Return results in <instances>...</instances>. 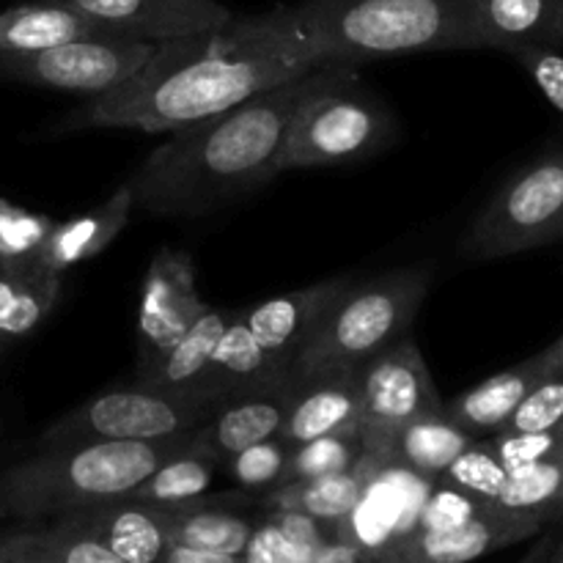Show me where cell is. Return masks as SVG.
<instances>
[{"label": "cell", "mask_w": 563, "mask_h": 563, "mask_svg": "<svg viewBox=\"0 0 563 563\" xmlns=\"http://www.w3.org/2000/svg\"><path fill=\"white\" fill-rule=\"evenodd\" d=\"M324 66L297 5H275L201 36L159 42L135 77L88 102L71 126L174 132Z\"/></svg>", "instance_id": "cell-1"}, {"label": "cell", "mask_w": 563, "mask_h": 563, "mask_svg": "<svg viewBox=\"0 0 563 563\" xmlns=\"http://www.w3.org/2000/svg\"><path fill=\"white\" fill-rule=\"evenodd\" d=\"M355 66L324 64L236 108L170 132L130 176L132 209L163 218H196L264 185L297 104Z\"/></svg>", "instance_id": "cell-2"}, {"label": "cell", "mask_w": 563, "mask_h": 563, "mask_svg": "<svg viewBox=\"0 0 563 563\" xmlns=\"http://www.w3.org/2000/svg\"><path fill=\"white\" fill-rule=\"evenodd\" d=\"M196 429L163 440L44 445L0 471V517L38 520L132 493L154 467L192 443Z\"/></svg>", "instance_id": "cell-3"}, {"label": "cell", "mask_w": 563, "mask_h": 563, "mask_svg": "<svg viewBox=\"0 0 563 563\" xmlns=\"http://www.w3.org/2000/svg\"><path fill=\"white\" fill-rule=\"evenodd\" d=\"M297 14L324 64L484 49L471 0H302Z\"/></svg>", "instance_id": "cell-4"}, {"label": "cell", "mask_w": 563, "mask_h": 563, "mask_svg": "<svg viewBox=\"0 0 563 563\" xmlns=\"http://www.w3.org/2000/svg\"><path fill=\"white\" fill-rule=\"evenodd\" d=\"M432 286L429 267H399L366 284H346L297 352L291 372L361 366L410 330Z\"/></svg>", "instance_id": "cell-5"}, {"label": "cell", "mask_w": 563, "mask_h": 563, "mask_svg": "<svg viewBox=\"0 0 563 563\" xmlns=\"http://www.w3.org/2000/svg\"><path fill=\"white\" fill-rule=\"evenodd\" d=\"M388 135V113L383 104L357 91L352 69L297 104L275 154V174L357 159L383 146Z\"/></svg>", "instance_id": "cell-6"}, {"label": "cell", "mask_w": 563, "mask_h": 563, "mask_svg": "<svg viewBox=\"0 0 563 563\" xmlns=\"http://www.w3.org/2000/svg\"><path fill=\"white\" fill-rule=\"evenodd\" d=\"M563 236V148L548 152L511 176L465 234L473 258H506Z\"/></svg>", "instance_id": "cell-7"}, {"label": "cell", "mask_w": 563, "mask_h": 563, "mask_svg": "<svg viewBox=\"0 0 563 563\" xmlns=\"http://www.w3.org/2000/svg\"><path fill=\"white\" fill-rule=\"evenodd\" d=\"M218 401L209 396L130 385L104 390L60 416L44 432V445L88 443V440H163L201 427Z\"/></svg>", "instance_id": "cell-8"}, {"label": "cell", "mask_w": 563, "mask_h": 563, "mask_svg": "<svg viewBox=\"0 0 563 563\" xmlns=\"http://www.w3.org/2000/svg\"><path fill=\"white\" fill-rule=\"evenodd\" d=\"M157 44L126 36H82L36 53L0 55V80L99 97L146 66Z\"/></svg>", "instance_id": "cell-9"}, {"label": "cell", "mask_w": 563, "mask_h": 563, "mask_svg": "<svg viewBox=\"0 0 563 563\" xmlns=\"http://www.w3.org/2000/svg\"><path fill=\"white\" fill-rule=\"evenodd\" d=\"M434 412H443V399L416 341L399 339L361 363L357 434L368 456L385 460L390 440L405 423Z\"/></svg>", "instance_id": "cell-10"}, {"label": "cell", "mask_w": 563, "mask_h": 563, "mask_svg": "<svg viewBox=\"0 0 563 563\" xmlns=\"http://www.w3.org/2000/svg\"><path fill=\"white\" fill-rule=\"evenodd\" d=\"M209 308L196 284V264L187 253L163 247L146 269L137 311V368L165 355Z\"/></svg>", "instance_id": "cell-11"}, {"label": "cell", "mask_w": 563, "mask_h": 563, "mask_svg": "<svg viewBox=\"0 0 563 563\" xmlns=\"http://www.w3.org/2000/svg\"><path fill=\"white\" fill-rule=\"evenodd\" d=\"M544 522L489 504L460 526L443 531H410L390 542L374 561L383 563H471L517 542L539 537Z\"/></svg>", "instance_id": "cell-12"}, {"label": "cell", "mask_w": 563, "mask_h": 563, "mask_svg": "<svg viewBox=\"0 0 563 563\" xmlns=\"http://www.w3.org/2000/svg\"><path fill=\"white\" fill-rule=\"evenodd\" d=\"M97 22L110 36L170 42L201 36L234 20L220 0H55Z\"/></svg>", "instance_id": "cell-13"}, {"label": "cell", "mask_w": 563, "mask_h": 563, "mask_svg": "<svg viewBox=\"0 0 563 563\" xmlns=\"http://www.w3.org/2000/svg\"><path fill=\"white\" fill-rule=\"evenodd\" d=\"M295 394L280 438L295 449L324 434L357 432L361 366H319L291 372Z\"/></svg>", "instance_id": "cell-14"}, {"label": "cell", "mask_w": 563, "mask_h": 563, "mask_svg": "<svg viewBox=\"0 0 563 563\" xmlns=\"http://www.w3.org/2000/svg\"><path fill=\"white\" fill-rule=\"evenodd\" d=\"M291 394H295V377L289 372V377L280 383L225 396L223 401H218L212 416L196 429L198 443L225 462L247 445L278 438L289 412Z\"/></svg>", "instance_id": "cell-15"}, {"label": "cell", "mask_w": 563, "mask_h": 563, "mask_svg": "<svg viewBox=\"0 0 563 563\" xmlns=\"http://www.w3.org/2000/svg\"><path fill=\"white\" fill-rule=\"evenodd\" d=\"M561 361V344L553 341L537 352L528 361L517 363V366L506 368V372L495 374V377L484 379V383L473 385L465 394L454 396L451 401H443V412L471 432L473 438H493L495 432L504 429V423L515 416L520 401L548 377L553 368H559Z\"/></svg>", "instance_id": "cell-16"}, {"label": "cell", "mask_w": 563, "mask_h": 563, "mask_svg": "<svg viewBox=\"0 0 563 563\" xmlns=\"http://www.w3.org/2000/svg\"><path fill=\"white\" fill-rule=\"evenodd\" d=\"M58 517L130 563H159L165 550L170 548L165 509L141 504L126 495L71 509Z\"/></svg>", "instance_id": "cell-17"}, {"label": "cell", "mask_w": 563, "mask_h": 563, "mask_svg": "<svg viewBox=\"0 0 563 563\" xmlns=\"http://www.w3.org/2000/svg\"><path fill=\"white\" fill-rule=\"evenodd\" d=\"M346 284L350 280L344 278L322 280V284L306 286L300 291L269 297V300L256 302V306L245 308L240 313L247 328H251L253 339L267 352L269 361L280 372H291L297 352L302 350L311 330L317 328L322 313L344 291Z\"/></svg>", "instance_id": "cell-18"}, {"label": "cell", "mask_w": 563, "mask_h": 563, "mask_svg": "<svg viewBox=\"0 0 563 563\" xmlns=\"http://www.w3.org/2000/svg\"><path fill=\"white\" fill-rule=\"evenodd\" d=\"M484 49H563V0H471Z\"/></svg>", "instance_id": "cell-19"}, {"label": "cell", "mask_w": 563, "mask_h": 563, "mask_svg": "<svg viewBox=\"0 0 563 563\" xmlns=\"http://www.w3.org/2000/svg\"><path fill=\"white\" fill-rule=\"evenodd\" d=\"M130 214L132 192L130 187L121 185L99 207L88 209V212L77 214V218L55 223L44 245L33 256V262L42 264L49 273L64 275L75 264L99 256L124 231V225L130 223Z\"/></svg>", "instance_id": "cell-20"}, {"label": "cell", "mask_w": 563, "mask_h": 563, "mask_svg": "<svg viewBox=\"0 0 563 563\" xmlns=\"http://www.w3.org/2000/svg\"><path fill=\"white\" fill-rule=\"evenodd\" d=\"M231 317H234V311L209 306L159 361H154L146 368H137V383L157 390H170V394L209 396V399L220 401L218 396L207 390V368Z\"/></svg>", "instance_id": "cell-21"}, {"label": "cell", "mask_w": 563, "mask_h": 563, "mask_svg": "<svg viewBox=\"0 0 563 563\" xmlns=\"http://www.w3.org/2000/svg\"><path fill=\"white\" fill-rule=\"evenodd\" d=\"M377 456L363 454L352 471L335 473V476L311 478V482H291L280 484V487L269 489L267 506L273 511H300V515L313 517V520L324 522V526L339 528L346 522L361 504V495L366 489L368 478L377 471Z\"/></svg>", "instance_id": "cell-22"}, {"label": "cell", "mask_w": 563, "mask_h": 563, "mask_svg": "<svg viewBox=\"0 0 563 563\" xmlns=\"http://www.w3.org/2000/svg\"><path fill=\"white\" fill-rule=\"evenodd\" d=\"M82 36H110L97 22L55 0L11 5L0 11V55L36 53Z\"/></svg>", "instance_id": "cell-23"}, {"label": "cell", "mask_w": 563, "mask_h": 563, "mask_svg": "<svg viewBox=\"0 0 563 563\" xmlns=\"http://www.w3.org/2000/svg\"><path fill=\"white\" fill-rule=\"evenodd\" d=\"M284 377H289V372H280V368L269 361L267 352L262 350V344L253 339L251 328L245 324L242 313L234 311L231 322L225 324L223 335H220L218 346H214L212 361H209V394H214L223 401L225 396L264 388V385L280 383Z\"/></svg>", "instance_id": "cell-24"}, {"label": "cell", "mask_w": 563, "mask_h": 563, "mask_svg": "<svg viewBox=\"0 0 563 563\" xmlns=\"http://www.w3.org/2000/svg\"><path fill=\"white\" fill-rule=\"evenodd\" d=\"M473 440L476 438L456 427L445 412H434L405 423L390 440L385 460L427 482H438Z\"/></svg>", "instance_id": "cell-25"}, {"label": "cell", "mask_w": 563, "mask_h": 563, "mask_svg": "<svg viewBox=\"0 0 563 563\" xmlns=\"http://www.w3.org/2000/svg\"><path fill=\"white\" fill-rule=\"evenodd\" d=\"M60 297V275L42 264H0V341L22 339L47 319Z\"/></svg>", "instance_id": "cell-26"}, {"label": "cell", "mask_w": 563, "mask_h": 563, "mask_svg": "<svg viewBox=\"0 0 563 563\" xmlns=\"http://www.w3.org/2000/svg\"><path fill=\"white\" fill-rule=\"evenodd\" d=\"M165 520H168L170 544L203 550V553L242 555L253 537V522L247 517L236 515V509L207 495L187 506L165 509Z\"/></svg>", "instance_id": "cell-27"}, {"label": "cell", "mask_w": 563, "mask_h": 563, "mask_svg": "<svg viewBox=\"0 0 563 563\" xmlns=\"http://www.w3.org/2000/svg\"><path fill=\"white\" fill-rule=\"evenodd\" d=\"M218 467H223V462L212 451L203 449L198 438H192L187 449H181L179 454H174L163 465L154 467L132 493H126V498L141 500V504L148 506H159V509L187 506L209 493Z\"/></svg>", "instance_id": "cell-28"}, {"label": "cell", "mask_w": 563, "mask_h": 563, "mask_svg": "<svg viewBox=\"0 0 563 563\" xmlns=\"http://www.w3.org/2000/svg\"><path fill=\"white\" fill-rule=\"evenodd\" d=\"M495 506L544 526L563 520V451L509 471V482Z\"/></svg>", "instance_id": "cell-29"}, {"label": "cell", "mask_w": 563, "mask_h": 563, "mask_svg": "<svg viewBox=\"0 0 563 563\" xmlns=\"http://www.w3.org/2000/svg\"><path fill=\"white\" fill-rule=\"evenodd\" d=\"M363 454L366 451H363V440L357 432L324 434V438L308 440V443L291 449L284 484L311 482V478L346 473L363 460Z\"/></svg>", "instance_id": "cell-30"}, {"label": "cell", "mask_w": 563, "mask_h": 563, "mask_svg": "<svg viewBox=\"0 0 563 563\" xmlns=\"http://www.w3.org/2000/svg\"><path fill=\"white\" fill-rule=\"evenodd\" d=\"M449 487L462 489L484 504H495L509 482V467L500 462L498 451L489 443V438H476L454 462L449 471L438 478Z\"/></svg>", "instance_id": "cell-31"}, {"label": "cell", "mask_w": 563, "mask_h": 563, "mask_svg": "<svg viewBox=\"0 0 563 563\" xmlns=\"http://www.w3.org/2000/svg\"><path fill=\"white\" fill-rule=\"evenodd\" d=\"M291 445L284 438H267L242 449L240 454L229 456L223 467L229 471L231 482L242 489H275L284 484L286 467H289Z\"/></svg>", "instance_id": "cell-32"}, {"label": "cell", "mask_w": 563, "mask_h": 563, "mask_svg": "<svg viewBox=\"0 0 563 563\" xmlns=\"http://www.w3.org/2000/svg\"><path fill=\"white\" fill-rule=\"evenodd\" d=\"M55 220L0 198V264L31 262L53 231Z\"/></svg>", "instance_id": "cell-33"}, {"label": "cell", "mask_w": 563, "mask_h": 563, "mask_svg": "<svg viewBox=\"0 0 563 563\" xmlns=\"http://www.w3.org/2000/svg\"><path fill=\"white\" fill-rule=\"evenodd\" d=\"M563 423V374L559 368L548 374L515 410V416L495 434H533L548 432Z\"/></svg>", "instance_id": "cell-34"}, {"label": "cell", "mask_w": 563, "mask_h": 563, "mask_svg": "<svg viewBox=\"0 0 563 563\" xmlns=\"http://www.w3.org/2000/svg\"><path fill=\"white\" fill-rule=\"evenodd\" d=\"M484 506L489 504L462 493V489L449 487V484L434 482L432 493L421 500V509H418L416 522H412L410 531H443V528L460 526V522H465L467 517L482 511Z\"/></svg>", "instance_id": "cell-35"}, {"label": "cell", "mask_w": 563, "mask_h": 563, "mask_svg": "<svg viewBox=\"0 0 563 563\" xmlns=\"http://www.w3.org/2000/svg\"><path fill=\"white\" fill-rule=\"evenodd\" d=\"M36 533L60 563H130L60 517H55L53 526L36 528Z\"/></svg>", "instance_id": "cell-36"}, {"label": "cell", "mask_w": 563, "mask_h": 563, "mask_svg": "<svg viewBox=\"0 0 563 563\" xmlns=\"http://www.w3.org/2000/svg\"><path fill=\"white\" fill-rule=\"evenodd\" d=\"M511 58L531 75L539 91L548 97V102L563 113V53L548 47H520L511 49Z\"/></svg>", "instance_id": "cell-37"}, {"label": "cell", "mask_w": 563, "mask_h": 563, "mask_svg": "<svg viewBox=\"0 0 563 563\" xmlns=\"http://www.w3.org/2000/svg\"><path fill=\"white\" fill-rule=\"evenodd\" d=\"M0 563H60L44 548L36 528L0 533Z\"/></svg>", "instance_id": "cell-38"}, {"label": "cell", "mask_w": 563, "mask_h": 563, "mask_svg": "<svg viewBox=\"0 0 563 563\" xmlns=\"http://www.w3.org/2000/svg\"><path fill=\"white\" fill-rule=\"evenodd\" d=\"M311 563H374V555L363 550L361 544L350 542L346 537H330L322 548L313 553Z\"/></svg>", "instance_id": "cell-39"}, {"label": "cell", "mask_w": 563, "mask_h": 563, "mask_svg": "<svg viewBox=\"0 0 563 563\" xmlns=\"http://www.w3.org/2000/svg\"><path fill=\"white\" fill-rule=\"evenodd\" d=\"M159 563H245V561H242V555L203 553V550H190V548H179V544H170Z\"/></svg>", "instance_id": "cell-40"}, {"label": "cell", "mask_w": 563, "mask_h": 563, "mask_svg": "<svg viewBox=\"0 0 563 563\" xmlns=\"http://www.w3.org/2000/svg\"><path fill=\"white\" fill-rule=\"evenodd\" d=\"M553 542H555L553 533H544V537H539L537 544H533V548L528 550V553L522 555L517 563H548V555H550V550H553Z\"/></svg>", "instance_id": "cell-41"}, {"label": "cell", "mask_w": 563, "mask_h": 563, "mask_svg": "<svg viewBox=\"0 0 563 563\" xmlns=\"http://www.w3.org/2000/svg\"><path fill=\"white\" fill-rule=\"evenodd\" d=\"M548 563H563V533L561 537H555L553 550H550V555H548Z\"/></svg>", "instance_id": "cell-42"}, {"label": "cell", "mask_w": 563, "mask_h": 563, "mask_svg": "<svg viewBox=\"0 0 563 563\" xmlns=\"http://www.w3.org/2000/svg\"><path fill=\"white\" fill-rule=\"evenodd\" d=\"M559 344H561V361H559V372L563 374V335L559 339Z\"/></svg>", "instance_id": "cell-43"}, {"label": "cell", "mask_w": 563, "mask_h": 563, "mask_svg": "<svg viewBox=\"0 0 563 563\" xmlns=\"http://www.w3.org/2000/svg\"><path fill=\"white\" fill-rule=\"evenodd\" d=\"M3 346H5V344H3V341H0V350H3Z\"/></svg>", "instance_id": "cell-44"}, {"label": "cell", "mask_w": 563, "mask_h": 563, "mask_svg": "<svg viewBox=\"0 0 563 563\" xmlns=\"http://www.w3.org/2000/svg\"><path fill=\"white\" fill-rule=\"evenodd\" d=\"M374 563H383V561H374Z\"/></svg>", "instance_id": "cell-45"}]
</instances>
